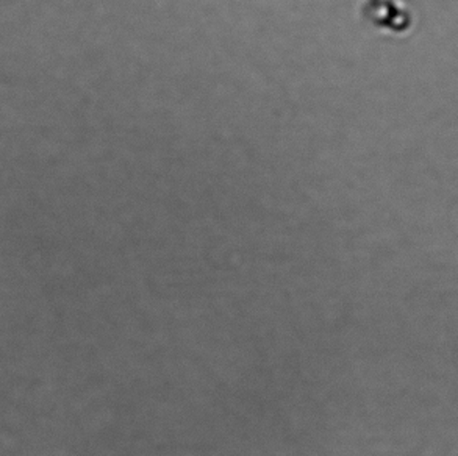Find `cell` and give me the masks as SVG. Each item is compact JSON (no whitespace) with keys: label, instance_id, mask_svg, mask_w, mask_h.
<instances>
[]
</instances>
